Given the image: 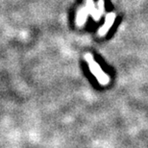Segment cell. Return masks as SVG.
Returning a JSON list of instances; mask_svg holds the SVG:
<instances>
[{"instance_id":"obj_1","label":"cell","mask_w":148,"mask_h":148,"mask_svg":"<svg viewBox=\"0 0 148 148\" xmlns=\"http://www.w3.org/2000/svg\"><path fill=\"white\" fill-rule=\"evenodd\" d=\"M85 60L88 63V66H90V69L91 70V72H92L94 75L100 80V82H102V83L108 82V77L102 72V69H100V66L97 64L96 62L93 60L92 56H91L90 54H86L85 55Z\"/></svg>"},{"instance_id":"obj_2","label":"cell","mask_w":148,"mask_h":148,"mask_svg":"<svg viewBox=\"0 0 148 148\" xmlns=\"http://www.w3.org/2000/svg\"><path fill=\"white\" fill-rule=\"evenodd\" d=\"M114 19H115V14L114 13H109L107 16H106L104 25H103L102 27L98 30L99 36H105V35L107 34V32L111 29L112 23H114Z\"/></svg>"}]
</instances>
